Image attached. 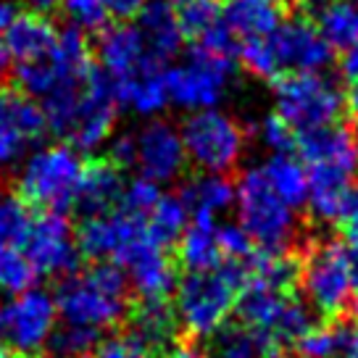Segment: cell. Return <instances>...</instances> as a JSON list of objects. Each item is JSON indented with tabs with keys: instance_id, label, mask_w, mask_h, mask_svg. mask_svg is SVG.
<instances>
[{
	"instance_id": "7a4b0ae2",
	"label": "cell",
	"mask_w": 358,
	"mask_h": 358,
	"mask_svg": "<svg viewBox=\"0 0 358 358\" xmlns=\"http://www.w3.org/2000/svg\"><path fill=\"white\" fill-rule=\"evenodd\" d=\"M250 282V258L232 261L206 274H187L177 285L174 313L179 327L190 337H213L237 306V292Z\"/></svg>"
},
{
	"instance_id": "e575fe53",
	"label": "cell",
	"mask_w": 358,
	"mask_h": 358,
	"mask_svg": "<svg viewBox=\"0 0 358 358\" xmlns=\"http://www.w3.org/2000/svg\"><path fill=\"white\" fill-rule=\"evenodd\" d=\"M250 280L287 290L298 280V261L287 256V250H261L250 258Z\"/></svg>"
},
{
	"instance_id": "5bb4252c",
	"label": "cell",
	"mask_w": 358,
	"mask_h": 358,
	"mask_svg": "<svg viewBox=\"0 0 358 358\" xmlns=\"http://www.w3.org/2000/svg\"><path fill=\"white\" fill-rule=\"evenodd\" d=\"M24 253L32 261L37 277H71L79 268L77 235L64 213L45 211L32 219L29 232L24 237Z\"/></svg>"
},
{
	"instance_id": "7bdbcfd3",
	"label": "cell",
	"mask_w": 358,
	"mask_h": 358,
	"mask_svg": "<svg viewBox=\"0 0 358 358\" xmlns=\"http://www.w3.org/2000/svg\"><path fill=\"white\" fill-rule=\"evenodd\" d=\"M92 358H156V348H150L137 335L127 332V335H113L98 343Z\"/></svg>"
},
{
	"instance_id": "ac0fdd59",
	"label": "cell",
	"mask_w": 358,
	"mask_h": 358,
	"mask_svg": "<svg viewBox=\"0 0 358 358\" xmlns=\"http://www.w3.org/2000/svg\"><path fill=\"white\" fill-rule=\"evenodd\" d=\"M266 40L274 50L280 71H290V74L324 71L332 64L335 50L327 45L322 32L316 29V24L303 19V16L282 19V24Z\"/></svg>"
},
{
	"instance_id": "1f68e13d",
	"label": "cell",
	"mask_w": 358,
	"mask_h": 358,
	"mask_svg": "<svg viewBox=\"0 0 358 358\" xmlns=\"http://www.w3.org/2000/svg\"><path fill=\"white\" fill-rule=\"evenodd\" d=\"M177 329V313L166 301H143L132 316V335L150 348L169 343Z\"/></svg>"
},
{
	"instance_id": "816d5d0a",
	"label": "cell",
	"mask_w": 358,
	"mask_h": 358,
	"mask_svg": "<svg viewBox=\"0 0 358 358\" xmlns=\"http://www.w3.org/2000/svg\"><path fill=\"white\" fill-rule=\"evenodd\" d=\"M16 6H13L11 0H0V32H6V27L16 19Z\"/></svg>"
},
{
	"instance_id": "9a60e30c",
	"label": "cell",
	"mask_w": 358,
	"mask_h": 358,
	"mask_svg": "<svg viewBox=\"0 0 358 358\" xmlns=\"http://www.w3.org/2000/svg\"><path fill=\"white\" fill-rule=\"evenodd\" d=\"M116 98H113V82L111 77L92 69V74L85 82L82 101H79L77 122L69 132V145L77 148L79 153H92L111 143L113 124H116Z\"/></svg>"
},
{
	"instance_id": "6f0895ef",
	"label": "cell",
	"mask_w": 358,
	"mask_h": 358,
	"mask_svg": "<svg viewBox=\"0 0 358 358\" xmlns=\"http://www.w3.org/2000/svg\"><path fill=\"white\" fill-rule=\"evenodd\" d=\"M343 358H358V353H353V350H350V353H345Z\"/></svg>"
},
{
	"instance_id": "44dd1931",
	"label": "cell",
	"mask_w": 358,
	"mask_h": 358,
	"mask_svg": "<svg viewBox=\"0 0 358 358\" xmlns=\"http://www.w3.org/2000/svg\"><path fill=\"white\" fill-rule=\"evenodd\" d=\"M56 27L45 13H16V19L6 27V32L0 37V48L8 56L11 66H22L43 58L56 43Z\"/></svg>"
},
{
	"instance_id": "6da1fadb",
	"label": "cell",
	"mask_w": 358,
	"mask_h": 358,
	"mask_svg": "<svg viewBox=\"0 0 358 358\" xmlns=\"http://www.w3.org/2000/svg\"><path fill=\"white\" fill-rule=\"evenodd\" d=\"M308 169V208L316 222H340L345 195L358 174V140L343 124H327L298 140Z\"/></svg>"
},
{
	"instance_id": "bcb514c9",
	"label": "cell",
	"mask_w": 358,
	"mask_h": 358,
	"mask_svg": "<svg viewBox=\"0 0 358 358\" xmlns=\"http://www.w3.org/2000/svg\"><path fill=\"white\" fill-rule=\"evenodd\" d=\"M340 222L345 224V245L350 253H358V182L350 185V190L343 203Z\"/></svg>"
},
{
	"instance_id": "d6a6232c",
	"label": "cell",
	"mask_w": 358,
	"mask_h": 358,
	"mask_svg": "<svg viewBox=\"0 0 358 358\" xmlns=\"http://www.w3.org/2000/svg\"><path fill=\"white\" fill-rule=\"evenodd\" d=\"M190 206L185 203V198L174 192V195H161V201L156 203V208L148 213V232L156 237L161 245H169L179 240V235L187 229L190 224Z\"/></svg>"
},
{
	"instance_id": "d4e9b609",
	"label": "cell",
	"mask_w": 358,
	"mask_h": 358,
	"mask_svg": "<svg viewBox=\"0 0 358 358\" xmlns=\"http://www.w3.org/2000/svg\"><path fill=\"white\" fill-rule=\"evenodd\" d=\"M285 19L282 0H224L222 24L243 40L268 37Z\"/></svg>"
},
{
	"instance_id": "277c9868",
	"label": "cell",
	"mask_w": 358,
	"mask_h": 358,
	"mask_svg": "<svg viewBox=\"0 0 358 358\" xmlns=\"http://www.w3.org/2000/svg\"><path fill=\"white\" fill-rule=\"evenodd\" d=\"M85 174V161L69 143L37 148L24 158L19 171V195L45 211L64 213L77 203L79 182Z\"/></svg>"
},
{
	"instance_id": "30bf717a",
	"label": "cell",
	"mask_w": 358,
	"mask_h": 358,
	"mask_svg": "<svg viewBox=\"0 0 358 358\" xmlns=\"http://www.w3.org/2000/svg\"><path fill=\"white\" fill-rule=\"evenodd\" d=\"M179 134L187 161L208 174H227L245 153V129L219 108L190 113Z\"/></svg>"
},
{
	"instance_id": "c3c4849f",
	"label": "cell",
	"mask_w": 358,
	"mask_h": 358,
	"mask_svg": "<svg viewBox=\"0 0 358 358\" xmlns=\"http://www.w3.org/2000/svg\"><path fill=\"white\" fill-rule=\"evenodd\" d=\"M148 0H103V8L108 13V19H116L119 24H127L137 19V13L143 11Z\"/></svg>"
},
{
	"instance_id": "836d02e7",
	"label": "cell",
	"mask_w": 358,
	"mask_h": 358,
	"mask_svg": "<svg viewBox=\"0 0 358 358\" xmlns=\"http://www.w3.org/2000/svg\"><path fill=\"white\" fill-rule=\"evenodd\" d=\"M32 224L29 203L19 192L0 185V245H22Z\"/></svg>"
},
{
	"instance_id": "52a82bcc",
	"label": "cell",
	"mask_w": 358,
	"mask_h": 358,
	"mask_svg": "<svg viewBox=\"0 0 358 358\" xmlns=\"http://www.w3.org/2000/svg\"><path fill=\"white\" fill-rule=\"evenodd\" d=\"M298 277L306 298L324 316H340L353 303V261L345 243L322 240L308 245L298 264Z\"/></svg>"
},
{
	"instance_id": "f35d334b",
	"label": "cell",
	"mask_w": 358,
	"mask_h": 358,
	"mask_svg": "<svg viewBox=\"0 0 358 358\" xmlns=\"http://www.w3.org/2000/svg\"><path fill=\"white\" fill-rule=\"evenodd\" d=\"M237 56H240V64L248 74H253L258 79H274L277 74H282L280 66H277V58H274V50L268 45L266 37H258V40H245V43L237 48Z\"/></svg>"
},
{
	"instance_id": "8992f818",
	"label": "cell",
	"mask_w": 358,
	"mask_h": 358,
	"mask_svg": "<svg viewBox=\"0 0 358 358\" xmlns=\"http://www.w3.org/2000/svg\"><path fill=\"white\" fill-rule=\"evenodd\" d=\"M235 203L240 227L261 250H287L295 237L298 219L287 203L268 187L264 169L250 166L235 182Z\"/></svg>"
},
{
	"instance_id": "11a10c76",
	"label": "cell",
	"mask_w": 358,
	"mask_h": 358,
	"mask_svg": "<svg viewBox=\"0 0 358 358\" xmlns=\"http://www.w3.org/2000/svg\"><path fill=\"white\" fill-rule=\"evenodd\" d=\"M353 353H358V329H353V348H350Z\"/></svg>"
},
{
	"instance_id": "3957f363",
	"label": "cell",
	"mask_w": 358,
	"mask_h": 358,
	"mask_svg": "<svg viewBox=\"0 0 358 358\" xmlns=\"http://www.w3.org/2000/svg\"><path fill=\"white\" fill-rule=\"evenodd\" d=\"M127 292L129 282L124 268L113 261H98L87 274H71L61 282L53 301L66 324L103 332L124 319Z\"/></svg>"
},
{
	"instance_id": "8d00e7d4",
	"label": "cell",
	"mask_w": 358,
	"mask_h": 358,
	"mask_svg": "<svg viewBox=\"0 0 358 358\" xmlns=\"http://www.w3.org/2000/svg\"><path fill=\"white\" fill-rule=\"evenodd\" d=\"M98 343H101V332L66 324L50 335L48 350H50V358H90Z\"/></svg>"
},
{
	"instance_id": "2e32d148",
	"label": "cell",
	"mask_w": 358,
	"mask_h": 358,
	"mask_svg": "<svg viewBox=\"0 0 358 358\" xmlns=\"http://www.w3.org/2000/svg\"><path fill=\"white\" fill-rule=\"evenodd\" d=\"M113 264L124 268L129 287L143 301H166L177 290V268L169 258L166 245H161L150 232L132 243Z\"/></svg>"
},
{
	"instance_id": "60d3db41",
	"label": "cell",
	"mask_w": 358,
	"mask_h": 358,
	"mask_svg": "<svg viewBox=\"0 0 358 358\" xmlns=\"http://www.w3.org/2000/svg\"><path fill=\"white\" fill-rule=\"evenodd\" d=\"M256 140L268 153H290L295 148V132L280 113H266L256 124Z\"/></svg>"
},
{
	"instance_id": "4fadbf2b",
	"label": "cell",
	"mask_w": 358,
	"mask_h": 358,
	"mask_svg": "<svg viewBox=\"0 0 358 358\" xmlns=\"http://www.w3.org/2000/svg\"><path fill=\"white\" fill-rule=\"evenodd\" d=\"M45 132L48 122L40 103L22 90L0 85V174L19 166Z\"/></svg>"
},
{
	"instance_id": "f1b7e54d",
	"label": "cell",
	"mask_w": 358,
	"mask_h": 358,
	"mask_svg": "<svg viewBox=\"0 0 358 358\" xmlns=\"http://www.w3.org/2000/svg\"><path fill=\"white\" fill-rule=\"evenodd\" d=\"M185 203L190 206V213H208V216H219V213L229 211L235 203V182L224 174H208L201 171L198 177L187 179L179 192Z\"/></svg>"
},
{
	"instance_id": "ee69618b",
	"label": "cell",
	"mask_w": 358,
	"mask_h": 358,
	"mask_svg": "<svg viewBox=\"0 0 358 358\" xmlns=\"http://www.w3.org/2000/svg\"><path fill=\"white\" fill-rule=\"evenodd\" d=\"M216 237H219V248H222L224 258H232V261H248V258H253V240L248 237V232L240 224H232V222L219 224Z\"/></svg>"
},
{
	"instance_id": "e0dca14e",
	"label": "cell",
	"mask_w": 358,
	"mask_h": 358,
	"mask_svg": "<svg viewBox=\"0 0 358 358\" xmlns=\"http://www.w3.org/2000/svg\"><path fill=\"white\" fill-rule=\"evenodd\" d=\"M185 166H187V153L174 124L150 119L134 132V169H140V177L164 185L174 182L185 171Z\"/></svg>"
},
{
	"instance_id": "cb8c5ba5",
	"label": "cell",
	"mask_w": 358,
	"mask_h": 358,
	"mask_svg": "<svg viewBox=\"0 0 358 358\" xmlns=\"http://www.w3.org/2000/svg\"><path fill=\"white\" fill-rule=\"evenodd\" d=\"M124 177L122 169L111 164V161H92L85 164V174L79 182L77 203L79 211L87 216H98V213H111L124 195Z\"/></svg>"
},
{
	"instance_id": "d590c367",
	"label": "cell",
	"mask_w": 358,
	"mask_h": 358,
	"mask_svg": "<svg viewBox=\"0 0 358 358\" xmlns=\"http://www.w3.org/2000/svg\"><path fill=\"white\" fill-rule=\"evenodd\" d=\"M37 280L32 261L19 245H0V292L19 295L29 290Z\"/></svg>"
},
{
	"instance_id": "8fae6325",
	"label": "cell",
	"mask_w": 358,
	"mask_h": 358,
	"mask_svg": "<svg viewBox=\"0 0 358 358\" xmlns=\"http://www.w3.org/2000/svg\"><path fill=\"white\" fill-rule=\"evenodd\" d=\"M235 79V61L216 56L203 48H192L185 64H177L166 71L169 103L187 113L219 108Z\"/></svg>"
},
{
	"instance_id": "680465c9",
	"label": "cell",
	"mask_w": 358,
	"mask_h": 358,
	"mask_svg": "<svg viewBox=\"0 0 358 358\" xmlns=\"http://www.w3.org/2000/svg\"><path fill=\"white\" fill-rule=\"evenodd\" d=\"M271 358H274V356H271Z\"/></svg>"
},
{
	"instance_id": "db71d44e",
	"label": "cell",
	"mask_w": 358,
	"mask_h": 358,
	"mask_svg": "<svg viewBox=\"0 0 358 358\" xmlns=\"http://www.w3.org/2000/svg\"><path fill=\"white\" fill-rule=\"evenodd\" d=\"M345 106H348V111H350V116H353V119L358 122V85H353V90L348 92Z\"/></svg>"
},
{
	"instance_id": "603a6c76",
	"label": "cell",
	"mask_w": 358,
	"mask_h": 358,
	"mask_svg": "<svg viewBox=\"0 0 358 358\" xmlns=\"http://www.w3.org/2000/svg\"><path fill=\"white\" fill-rule=\"evenodd\" d=\"M216 229H219L216 216L192 213V222L179 235L177 258L182 268H187L190 274H206V271H213V268L222 266L224 256L222 248H219Z\"/></svg>"
},
{
	"instance_id": "9c48e42d",
	"label": "cell",
	"mask_w": 358,
	"mask_h": 358,
	"mask_svg": "<svg viewBox=\"0 0 358 358\" xmlns=\"http://www.w3.org/2000/svg\"><path fill=\"white\" fill-rule=\"evenodd\" d=\"M277 113L292 127V132H311L327 124L340 122L345 98L322 71L287 74L274 85Z\"/></svg>"
},
{
	"instance_id": "7c38bea8",
	"label": "cell",
	"mask_w": 358,
	"mask_h": 358,
	"mask_svg": "<svg viewBox=\"0 0 358 358\" xmlns=\"http://www.w3.org/2000/svg\"><path fill=\"white\" fill-rule=\"evenodd\" d=\"M56 319L53 295L29 287L0 306V340L22 356H32L48 345L56 332Z\"/></svg>"
},
{
	"instance_id": "ba28073f",
	"label": "cell",
	"mask_w": 358,
	"mask_h": 358,
	"mask_svg": "<svg viewBox=\"0 0 358 358\" xmlns=\"http://www.w3.org/2000/svg\"><path fill=\"white\" fill-rule=\"evenodd\" d=\"M235 308L243 324L261 332L274 348L298 343L313 327L311 308L301 298H292L287 290H277L256 280H250L237 292Z\"/></svg>"
},
{
	"instance_id": "7dc6e473",
	"label": "cell",
	"mask_w": 358,
	"mask_h": 358,
	"mask_svg": "<svg viewBox=\"0 0 358 358\" xmlns=\"http://www.w3.org/2000/svg\"><path fill=\"white\" fill-rule=\"evenodd\" d=\"M111 164L119 169H132L134 166V132H124L111 140Z\"/></svg>"
},
{
	"instance_id": "f546056e",
	"label": "cell",
	"mask_w": 358,
	"mask_h": 358,
	"mask_svg": "<svg viewBox=\"0 0 358 358\" xmlns=\"http://www.w3.org/2000/svg\"><path fill=\"white\" fill-rule=\"evenodd\" d=\"M295 348H298V358H343L353 348V329L343 322L313 324L295 343Z\"/></svg>"
},
{
	"instance_id": "ab89813d",
	"label": "cell",
	"mask_w": 358,
	"mask_h": 358,
	"mask_svg": "<svg viewBox=\"0 0 358 358\" xmlns=\"http://www.w3.org/2000/svg\"><path fill=\"white\" fill-rule=\"evenodd\" d=\"M69 27H77L82 32H101L106 29L108 13L103 8V0H61L58 3Z\"/></svg>"
},
{
	"instance_id": "f5cc1de1",
	"label": "cell",
	"mask_w": 358,
	"mask_h": 358,
	"mask_svg": "<svg viewBox=\"0 0 358 358\" xmlns=\"http://www.w3.org/2000/svg\"><path fill=\"white\" fill-rule=\"evenodd\" d=\"M22 3H27V6L37 13H48V11H53V8H58L61 0H22Z\"/></svg>"
},
{
	"instance_id": "f907efd6",
	"label": "cell",
	"mask_w": 358,
	"mask_h": 358,
	"mask_svg": "<svg viewBox=\"0 0 358 358\" xmlns=\"http://www.w3.org/2000/svg\"><path fill=\"white\" fill-rule=\"evenodd\" d=\"M166 358H213V356H211V353H206L203 348L192 345V343H185V345L171 348Z\"/></svg>"
},
{
	"instance_id": "83f0119b",
	"label": "cell",
	"mask_w": 358,
	"mask_h": 358,
	"mask_svg": "<svg viewBox=\"0 0 358 358\" xmlns=\"http://www.w3.org/2000/svg\"><path fill=\"white\" fill-rule=\"evenodd\" d=\"M264 177L268 187L290 206L292 211L308 203V169L290 153H271L264 164Z\"/></svg>"
},
{
	"instance_id": "681fc988",
	"label": "cell",
	"mask_w": 358,
	"mask_h": 358,
	"mask_svg": "<svg viewBox=\"0 0 358 358\" xmlns=\"http://www.w3.org/2000/svg\"><path fill=\"white\" fill-rule=\"evenodd\" d=\"M340 74H343L348 82L358 85V43L343 50V58H340Z\"/></svg>"
},
{
	"instance_id": "5b68a950",
	"label": "cell",
	"mask_w": 358,
	"mask_h": 358,
	"mask_svg": "<svg viewBox=\"0 0 358 358\" xmlns=\"http://www.w3.org/2000/svg\"><path fill=\"white\" fill-rule=\"evenodd\" d=\"M92 69L95 66L90 64V43L85 32L77 27H66L56 34V43L43 58L16 66V82L29 98L45 101L82 90Z\"/></svg>"
},
{
	"instance_id": "484cf974",
	"label": "cell",
	"mask_w": 358,
	"mask_h": 358,
	"mask_svg": "<svg viewBox=\"0 0 358 358\" xmlns=\"http://www.w3.org/2000/svg\"><path fill=\"white\" fill-rule=\"evenodd\" d=\"M137 29L143 34L150 56L158 61L174 58L185 43L179 16L174 11V6L166 0H148L143 11L137 13Z\"/></svg>"
},
{
	"instance_id": "74e56055",
	"label": "cell",
	"mask_w": 358,
	"mask_h": 358,
	"mask_svg": "<svg viewBox=\"0 0 358 358\" xmlns=\"http://www.w3.org/2000/svg\"><path fill=\"white\" fill-rule=\"evenodd\" d=\"M177 16L182 34L190 37V40H198L211 27L222 22V6L216 0H187L185 6H179Z\"/></svg>"
},
{
	"instance_id": "4316f807",
	"label": "cell",
	"mask_w": 358,
	"mask_h": 358,
	"mask_svg": "<svg viewBox=\"0 0 358 358\" xmlns=\"http://www.w3.org/2000/svg\"><path fill=\"white\" fill-rule=\"evenodd\" d=\"M316 29L332 50L358 43V3L353 0H313Z\"/></svg>"
},
{
	"instance_id": "9f6ffc18",
	"label": "cell",
	"mask_w": 358,
	"mask_h": 358,
	"mask_svg": "<svg viewBox=\"0 0 358 358\" xmlns=\"http://www.w3.org/2000/svg\"><path fill=\"white\" fill-rule=\"evenodd\" d=\"M166 3H171V6H185L187 0H166Z\"/></svg>"
},
{
	"instance_id": "b9f144b4",
	"label": "cell",
	"mask_w": 358,
	"mask_h": 358,
	"mask_svg": "<svg viewBox=\"0 0 358 358\" xmlns=\"http://www.w3.org/2000/svg\"><path fill=\"white\" fill-rule=\"evenodd\" d=\"M158 201H161V190H158L156 182L145 177H137L124 187L122 208L134 213V216H143V219H145L148 213L156 208Z\"/></svg>"
},
{
	"instance_id": "4dcf8cb0",
	"label": "cell",
	"mask_w": 358,
	"mask_h": 358,
	"mask_svg": "<svg viewBox=\"0 0 358 358\" xmlns=\"http://www.w3.org/2000/svg\"><path fill=\"white\" fill-rule=\"evenodd\" d=\"M274 345L248 324H224L213 335V358H266Z\"/></svg>"
},
{
	"instance_id": "f6af8a7d",
	"label": "cell",
	"mask_w": 358,
	"mask_h": 358,
	"mask_svg": "<svg viewBox=\"0 0 358 358\" xmlns=\"http://www.w3.org/2000/svg\"><path fill=\"white\" fill-rule=\"evenodd\" d=\"M195 45H198V48H203V50H208V53H216V56L232 58L237 53L235 34L229 32L222 22L216 24V27H211V29L203 34V37H198V40H195Z\"/></svg>"
},
{
	"instance_id": "ffe728a7",
	"label": "cell",
	"mask_w": 358,
	"mask_h": 358,
	"mask_svg": "<svg viewBox=\"0 0 358 358\" xmlns=\"http://www.w3.org/2000/svg\"><path fill=\"white\" fill-rule=\"evenodd\" d=\"M116 106L127 108L134 116L153 119L169 106L166 71L161 69L156 58L145 61L140 69H134L124 77L111 79Z\"/></svg>"
},
{
	"instance_id": "d6986e66",
	"label": "cell",
	"mask_w": 358,
	"mask_h": 358,
	"mask_svg": "<svg viewBox=\"0 0 358 358\" xmlns=\"http://www.w3.org/2000/svg\"><path fill=\"white\" fill-rule=\"evenodd\" d=\"M148 232L143 216L129 211H111L87 216L77 229L79 253L92 261H119L127 248Z\"/></svg>"
},
{
	"instance_id": "7402d4cb",
	"label": "cell",
	"mask_w": 358,
	"mask_h": 358,
	"mask_svg": "<svg viewBox=\"0 0 358 358\" xmlns=\"http://www.w3.org/2000/svg\"><path fill=\"white\" fill-rule=\"evenodd\" d=\"M150 58L153 56H150L140 29L132 27L129 22L113 24V27L101 29V37H98V61H101L103 71L111 79L124 77V74H129L134 69H140Z\"/></svg>"
}]
</instances>
